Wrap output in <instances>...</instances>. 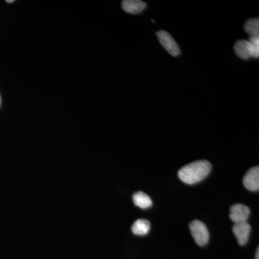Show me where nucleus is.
Listing matches in <instances>:
<instances>
[{
	"mask_svg": "<svg viewBox=\"0 0 259 259\" xmlns=\"http://www.w3.org/2000/svg\"><path fill=\"white\" fill-rule=\"evenodd\" d=\"M211 168L209 161L201 160L182 167L178 172V177L187 185H194L203 180L210 173Z\"/></svg>",
	"mask_w": 259,
	"mask_h": 259,
	"instance_id": "f257e3e1",
	"label": "nucleus"
},
{
	"mask_svg": "<svg viewBox=\"0 0 259 259\" xmlns=\"http://www.w3.org/2000/svg\"><path fill=\"white\" fill-rule=\"evenodd\" d=\"M236 55L242 59L259 57V36H250L248 40H240L235 44Z\"/></svg>",
	"mask_w": 259,
	"mask_h": 259,
	"instance_id": "f03ea898",
	"label": "nucleus"
},
{
	"mask_svg": "<svg viewBox=\"0 0 259 259\" xmlns=\"http://www.w3.org/2000/svg\"><path fill=\"white\" fill-rule=\"evenodd\" d=\"M190 229L197 245L204 246L208 243L209 233L207 226L203 223L199 221H194L190 223Z\"/></svg>",
	"mask_w": 259,
	"mask_h": 259,
	"instance_id": "7ed1b4c3",
	"label": "nucleus"
},
{
	"mask_svg": "<svg viewBox=\"0 0 259 259\" xmlns=\"http://www.w3.org/2000/svg\"><path fill=\"white\" fill-rule=\"evenodd\" d=\"M158 40L161 42L162 47L164 48L168 54L173 56H177L181 54L180 47L175 41V39L172 37L168 32L161 30L156 32Z\"/></svg>",
	"mask_w": 259,
	"mask_h": 259,
	"instance_id": "20e7f679",
	"label": "nucleus"
},
{
	"mask_svg": "<svg viewBox=\"0 0 259 259\" xmlns=\"http://www.w3.org/2000/svg\"><path fill=\"white\" fill-rule=\"evenodd\" d=\"M251 227L246 222L235 223L233 227V232L238 240V243L241 245L246 244L249 239Z\"/></svg>",
	"mask_w": 259,
	"mask_h": 259,
	"instance_id": "39448f33",
	"label": "nucleus"
},
{
	"mask_svg": "<svg viewBox=\"0 0 259 259\" xmlns=\"http://www.w3.org/2000/svg\"><path fill=\"white\" fill-rule=\"evenodd\" d=\"M250 210L249 207L243 204H236L232 206L230 218L235 223L246 222L249 218Z\"/></svg>",
	"mask_w": 259,
	"mask_h": 259,
	"instance_id": "423d86ee",
	"label": "nucleus"
},
{
	"mask_svg": "<svg viewBox=\"0 0 259 259\" xmlns=\"http://www.w3.org/2000/svg\"><path fill=\"white\" fill-rule=\"evenodd\" d=\"M243 185L247 190L258 191L259 190V167L255 166L248 170L243 178Z\"/></svg>",
	"mask_w": 259,
	"mask_h": 259,
	"instance_id": "0eeeda50",
	"label": "nucleus"
},
{
	"mask_svg": "<svg viewBox=\"0 0 259 259\" xmlns=\"http://www.w3.org/2000/svg\"><path fill=\"white\" fill-rule=\"evenodd\" d=\"M146 8V3L140 0H125L122 2V10L130 14H139L144 11Z\"/></svg>",
	"mask_w": 259,
	"mask_h": 259,
	"instance_id": "6e6552de",
	"label": "nucleus"
},
{
	"mask_svg": "<svg viewBox=\"0 0 259 259\" xmlns=\"http://www.w3.org/2000/svg\"><path fill=\"white\" fill-rule=\"evenodd\" d=\"M135 205L141 209H147L152 206L151 197L143 192H136L133 197Z\"/></svg>",
	"mask_w": 259,
	"mask_h": 259,
	"instance_id": "1a4fd4ad",
	"label": "nucleus"
},
{
	"mask_svg": "<svg viewBox=\"0 0 259 259\" xmlns=\"http://www.w3.org/2000/svg\"><path fill=\"white\" fill-rule=\"evenodd\" d=\"M151 228V224L147 220L140 219L136 221L132 226V232L138 236L148 234Z\"/></svg>",
	"mask_w": 259,
	"mask_h": 259,
	"instance_id": "9d476101",
	"label": "nucleus"
},
{
	"mask_svg": "<svg viewBox=\"0 0 259 259\" xmlns=\"http://www.w3.org/2000/svg\"><path fill=\"white\" fill-rule=\"evenodd\" d=\"M244 30L250 36H259L258 18L250 19L245 23Z\"/></svg>",
	"mask_w": 259,
	"mask_h": 259,
	"instance_id": "9b49d317",
	"label": "nucleus"
},
{
	"mask_svg": "<svg viewBox=\"0 0 259 259\" xmlns=\"http://www.w3.org/2000/svg\"><path fill=\"white\" fill-rule=\"evenodd\" d=\"M255 259H259V248H257L256 254H255Z\"/></svg>",
	"mask_w": 259,
	"mask_h": 259,
	"instance_id": "f8f14e48",
	"label": "nucleus"
},
{
	"mask_svg": "<svg viewBox=\"0 0 259 259\" xmlns=\"http://www.w3.org/2000/svg\"><path fill=\"white\" fill-rule=\"evenodd\" d=\"M7 3H14V0H7Z\"/></svg>",
	"mask_w": 259,
	"mask_h": 259,
	"instance_id": "ddd939ff",
	"label": "nucleus"
}]
</instances>
